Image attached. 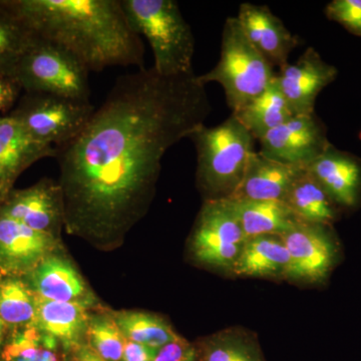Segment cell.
I'll use <instances>...</instances> for the list:
<instances>
[{"label":"cell","mask_w":361,"mask_h":361,"mask_svg":"<svg viewBox=\"0 0 361 361\" xmlns=\"http://www.w3.org/2000/svg\"><path fill=\"white\" fill-rule=\"evenodd\" d=\"M4 198V192H2L1 187H0V201Z\"/></svg>","instance_id":"obj_36"},{"label":"cell","mask_w":361,"mask_h":361,"mask_svg":"<svg viewBox=\"0 0 361 361\" xmlns=\"http://www.w3.org/2000/svg\"><path fill=\"white\" fill-rule=\"evenodd\" d=\"M25 92H39L90 102V71L73 54L37 37L16 66Z\"/></svg>","instance_id":"obj_6"},{"label":"cell","mask_w":361,"mask_h":361,"mask_svg":"<svg viewBox=\"0 0 361 361\" xmlns=\"http://www.w3.org/2000/svg\"><path fill=\"white\" fill-rule=\"evenodd\" d=\"M87 302L89 301L59 302L37 296L35 324L66 349L80 348V342L90 322Z\"/></svg>","instance_id":"obj_18"},{"label":"cell","mask_w":361,"mask_h":361,"mask_svg":"<svg viewBox=\"0 0 361 361\" xmlns=\"http://www.w3.org/2000/svg\"><path fill=\"white\" fill-rule=\"evenodd\" d=\"M94 110L90 102L25 92L8 116L35 141L59 149L85 129Z\"/></svg>","instance_id":"obj_7"},{"label":"cell","mask_w":361,"mask_h":361,"mask_svg":"<svg viewBox=\"0 0 361 361\" xmlns=\"http://www.w3.org/2000/svg\"><path fill=\"white\" fill-rule=\"evenodd\" d=\"M13 331L2 346V361H61L59 342L40 331L37 325Z\"/></svg>","instance_id":"obj_27"},{"label":"cell","mask_w":361,"mask_h":361,"mask_svg":"<svg viewBox=\"0 0 361 361\" xmlns=\"http://www.w3.org/2000/svg\"><path fill=\"white\" fill-rule=\"evenodd\" d=\"M305 169L337 207L357 206L361 194V165L353 157L329 146Z\"/></svg>","instance_id":"obj_16"},{"label":"cell","mask_w":361,"mask_h":361,"mask_svg":"<svg viewBox=\"0 0 361 361\" xmlns=\"http://www.w3.org/2000/svg\"><path fill=\"white\" fill-rule=\"evenodd\" d=\"M275 75L273 66L247 39L234 16L225 21L219 63L198 80L205 85L220 84L233 114L264 92Z\"/></svg>","instance_id":"obj_5"},{"label":"cell","mask_w":361,"mask_h":361,"mask_svg":"<svg viewBox=\"0 0 361 361\" xmlns=\"http://www.w3.org/2000/svg\"><path fill=\"white\" fill-rule=\"evenodd\" d=\"M283 202L303 222L332 225L338 215V207L306 169L292 183Z\"/></svg>","instance_id":"obj_22"},{"label":"cell","mask_w":361,"mask_h":361,"mask_svg":"<svg viewBox=\"0 0 361 361\" xmlns=\"http://www.w3.org/2000/svg\"><path fill=\"white\" fill-rule=\"evenodd\" d=\"M199 361H266L257 336L243 329H227L203 339Z\"/></svg>","instance_id":"obj_24"},{"label":"cell","mask_w":361,"mask_h":361,"mask_svg":"<svg viewBox=\"0 0 361 361\" xmlns=\"http://www.w3.org/2000/svg\"><path fill=\"white\" fill-rule=\"evenodd\" d=\"M303 169L272 160L255 151L241 185L229 199L283 201L292 183Z\"/></svg>","instance_id":"obj_17"},{"label":"cell","mask_w":361,"mask_h":361,"mask_svg":"<svg viewBox=\"0 0 361 361\" xmlns=\"http://www.w3.org/2000/svg\"><path fill=\"white\" fill-rule=\"evenodd\" d=\"M54 245L52 233L37 231L0 214V269L30 274Z\"/></svg>","instance_id":"obj_13"},{"label":"cell","mask_w":361,"mask_h":361,"mask_svg":"<svg viewBox=\"0 0 361 361\" xmlns=\"http://www.w3.org/2000/svg\"><path fill=\"white\" fill-rule=\"evenodd\" d=\"M246 239L261 235H283L299 222L283 201L227 199Z\"/></svg>","instance_id":"obj_21"},{"label":"cell","mask_w":361,"mask_h":361,"mask_svg":"<svg viewBox=\"0 0 361 361\" xmlns=\"http://www.w3.org/2000/svg\"><path fill=\"white\" fill-rule=\"evenodd\" d=\"M154 361H198V349L180 336L159 348Z\"/></svg>","instance_id":"obj_32"},{"label":"cell","mask_w":361,"mask_h":361,"mask_svg":"<svg viewBox=\"0 0 361 361\" xmlns=\"http://www.w3.org/2000/svg\"><path fill=\"white\" fill-rule=\"evenodd\" d=\"M73 361H106L101 357L90 345H82L78 348Z\"/></svg>","instance_id":"obj_34"},{"label":"cell","mask_w":361,"mask_h":361,"mask_svg":"<svg viewBox=\"0 0 361 361\" xmlns=\"http://www.w3.org/2000/svg\"><path fill=\"white\" fill-rule=\"evenodd\" d=\"M256 141L293 116L278 85L276 75L264 92L233 113Z\"/></svg>","instance_id":"obj_23"},{"label":"cell","mask_w":361,"mask_h":361,"mask_svg":"<svg viewBox=\"0 0 361 361\" xmlns=\"http://www.w3.org/2000/svg\"><path fill=\"white\" fill-rule=\"evenodd\" d=\"M122 6L133 30L148 39L157 73L164 77L194 73V35L177 2L122 0Z\"/></svg>","instance_id":"obj_4"},{"label":"cell","mask_w":361,"mask_h":361,"mask_svg":"<svg viewBox=\"0 0 361 361\" xmlns=\"http://www.w3.org/2000/svg\"><path fill=\"white\" fill-rule=\"evenodd\" d=\"M326 14L330 20L361 35V0H334L327 6Z\"/></svg>","instance_id":"obj_30"},{"label":"cell","mask_w":361,"mask_h":361,"mask_svg":"<svg viewBox=\"0 0 361 361\" xmlns=\"http://www.w3.org/2000/svg\"><path fill=\"white\" fill-rule=\"evenodd\" d=\"M290 263L286 279L296 283L323 285L341 258V246L331 225L299 221L281 235Z\"/></svg>","instance_id":"obj_9"},{"label":"cell","mask_w":361,"mask_h":361,"mask_svg":"<svg viewBox=\"0 0 361 361\" xmlns=\"http://www.w3.org/2000/svg\"><path fill=\"white\" fill-rule=\"evenodd\" d=\"M56 154L54 147L35 141L11 116L0 118V187L4 197L25 169L40 159L56 158Z\"/></svg>","instance_id":"obj_15"},{"label":"cell","mask_w":361,"mask_h":361,"mask_svg":"<svg viewBox=\"0 0 361 361\" xmlns=\"http://www.w3.org/2000/svg\"><path fill=\"white\" fill-rule=\"evenodd\" d=\"M260 153L280 163L308 167L330 146L314 114L294 116L259 140Z\"/></svg>","instance_id":"obj_10"},{"label":"cell","mask_w":361,"mask_h":361,"mask_svg":"<svg viewBox=\"0 0 361 361\" xmlns=\"http://www.w3.org/2000/svg\"><path fill=\"white\" fill-rule=\"evenodd\" d=\"M37 37L8 0H0V73H14L18 61Z\"/></svg>","instance_id":"obj_25"},{"label":"cell","mask_w":361,"mask_h":361,"mask_svg":"<svg viewBox=\"0 0 361 361\" xmlns=\"http://www.w3.org/2000/svg\"><path fill=\"white\" fill-rule=\"evenodd\" d=\"M30 288L45 300L84 301L87 288L82 276L68 261L49 255L30 273Z\"/></svg>","instance_id":"obj_20"},{"label":"cell","mask_w":361,"mask_h":361,"mask_svg":"<svg viewBox=\"0 0 361 361\" xmlns=\"http://www.w3.org/2000/svg\"><path fill=\"white\" fill-rule=\"evenodd\" d=\"M37 296L23 280L8 277L0 280V319L7 329H25L35 324Z\"/></svg>","instance_id":"obj_26"},{"label":"cell","mask_w":361,"mask_h":361,"mask_svg":"<svg viewBox=\"0 0 361 361\" xmlns=\"http://www.w3.org/2000/svg\"><path fill=\"white\" fill-rule=\"evenodd\" d=\"M0 214L37 231L52 233L66 217L61 185L42 180L27 189L11 190L0 201Z\"/></svg>","instance_id":"obj_12"},{"label":"cell","mask_w":361,"mask_h":361,"mask_svg":"<svg viewBox=\"0 0 361 361\" xmlns=\"http://www.w3.org/2000/svg\"><path fill=\"white\" fill-rule=\"evenodd\" d=\"M280 70L278 85L293 116L313 115L316 97L336 75V68L325 63L313 47Z\"/></svg>","instance_id":"obj_11"},{"label":"cell","mask_w":361,"mask_h":361,"mask_svg":"<svg viewBox=\"0 0 361 361\" xmlns=\"http://www.w3.org/2000/svg\"><path fill=\"white\" fill-rule=\"evenodd\" d=\"M236 18L247 39L271 65L282 68L289 63V56L298 47V37L289 32L283 21L269 7L242 4Z\"/></svg>","instance_id":"obj_14"},{"label":"cell","mask_w":361,"mask_h":361,"mask_svg":"<svg viewBox=\"0 0 361 361\" xmlns=\"http://www.w3.org/2000/svg\"><path fill=\"white\" fill-rule=\"evenodd\" d=\"M189 139L196 148L197 184L205 200L231 198L255 152L253 135L232 115L216 127L201 126Z\"/></svg>","instance_id":"obj_3"},{"label":"cell","mask_w":361,"mask_h":361,"mask_svg":"<svg viewBox=\"0 0 361 361\" xmlns=\"http://www.w3.org/2000/svg\"><path fill=\"white\" fill-rule=\"evenodd\" d=\"M90 346L106 361H122L126 338L114 318L96 316L87 330Z\"/></svg>","instance_id":"obj_29"},{"label":"cell","mask_w":361,"mask_h":361,"mask_svg":"<svg viewBox=\"0 0 361 361\" xmlns=\"http://www.w3.org/2000/svg\"><path fill=\"white\" fill-rule=\"evenodd\" d=\"M157 350L126 338L122 361H154Z\"/></svg>","instance_id":"obj_33"},{"label":"cell","mask_w":361,"mask_h":361,"mask_svg":"<svg viewBox=\"0 0 361 361\" xmlns=\"http://www.w3.org/2000/svg\"><path fill=\"white\" fill-rule=\"evenodd\" d=\"M37 37L63 47L89 71L144 68L145 47L122 0H8Z\"/></svg>","instance_id":"obj_2"},{"label":"cell","mask_w":361,"mask_h":361,"mask_svg":"<svg viewBox=\"0 0 361 361\" xmlns=\"http://www.w3.org/2000/svg\"><path fill=\"white\" fill-rule=\"evenodd\" d=\"M246 240L227 199L204 202L191 237L195 260L231 272Z\"/></svg>","instance_id":"obj_8"},{"label":"cell","mask_w":361,"mask_h":361,"mask_svg":"<svg viewBox=\"0 0 361 361\" xmlns=\"http://www.w3.org/2000/svg\"><path fill=\"white\" fill-rule=\"evenodd\" d=\"M114 319L128 341L154 349L180 337L163 318L151 313L125 311L116 313Z\"/></svg>","instance_id":"obj_28"},{"label":"cell","mask_w":361,"mask_h":361,"mask_svg":"<svg viewBox=\"0 0 361 361\" xmlns=\"http://www.w3.org/2000/svg\"><path fill=\"white\" fill-rule=\"evenodd\" d=\"M205 85L194 73L164 77L154 68L121 75L90 122L56 149L66 218L111 230L134 219L171 147L205 125Z\"/></svg>","instance_id":"obj_1"},{"label":"cell","mask_w":361,"mask_h":361,"mask_svg":"<svg viewBox=\"0 0 361 361\" xmlns=\"http://www.w3.org/2000/svg\"><path fill=\"white\" fill-rule=\"evenodd\" d=\"M23 92L16 73H0V118L8 116L16 108Z\"/></svg>","instance_id":"obj_31"},{"label":"cell","mask_w":361,"mask_h":361,"mask_svg":"<svg viewBox=\"0 0 361 361\" xmlns=\"http://www.w3.org/2000/svg\"><path fill=\"white\" fill-rule=\"evenodd\" d=\"M6 325L0 319V353H1L2 346H4V332H6Z\"/></svg>","instance_id":"obj_35"},{"label":"cell","mask_w":361,"mask_h":361,"mask_svg":"<svg viewBox=\"0 0 361 361\" xmlns=\"http://www.w3.org/2000/svg\"><path fill=\"white\" fill-rule=\"evenodd\" d=\"M288 250L279 235H261L246 240L231 271L238 277L281 278L288 272Z\"/></svg>","instance_id":"obj_19"}]
</instances>
